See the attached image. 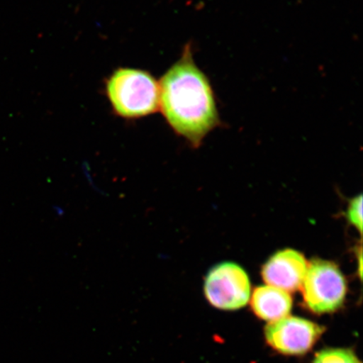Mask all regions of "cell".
<instances>
[{
    "instance_id": "6da1fadb",
    "label": "cell",
    "mask_w": 363,
    "mask_h": 363,
    "mask_svg": "<svg viewBox=\"0 0 363 363\" xmlns=\"http://www.w3.org/2000/svg\"><path fill=\"white\" fill-rule=\"evenodd\" d=\"M159 87V108L167 124L194 147L220 125L214 90L195 63L190 45L162 76Z\"/></svg>"
},
{
    "instance_id": "7a4b0ae2",
    "label": "cell",
    "mask_w": 363,
    "mask_h": 363,
    "mask_svg": "<svg viewBox=\"0 0 363 363\" xmlns=\"http://www.w3.org/2000/svg\"><path fill=\"white\" fill-rule=\"evenodd\" d=\"M106 92L116 115L139 119L156 113L160 104L159 83L150 72L121 67L106 82Z\"/></svg>"
},
{
    "instance_id": "3957f363",
    "label": "cell",
    "mask_w": 363,
    "mask_h": 363,
    "mask_svg": "<svg viewBox=\"0 0 363 363\" xmlns=\"http://www.w3.org/2000/svg\"><path fill=\"white\" fill-rule=\"evenodd\" d=\"M303 302L315 314L333 313L342 308L347 282L335 262L315 258L308 262L301 286Z\"/></svg>"
},
{
    "instance_id": "277c9868",
    "label": "cell",
    "mask_w": 363,
    "mask_h": 363,
    "mask_svg": "<svg viewBox=\"0 0 363 363\" xmlns=\"http://www.w3.org/2000/svg\"><path fill=\"white\" fill-rule=\"evenodd\" d=\"M251 282L247 272L234 262H221L208 272L203 291L211 306L223 311H237L251 298Z\"/></svg>"
},
{
    "instance_id": "5b68a950",
    "label": "cell",
    "mask_w": 363,
    "mask_h": 363,
    "mask_svg": "<svg viewBox=\"0 0 363 363\" xmlns=\"http://www.w3.org/2000/svg\"><path fill=\"white\" fill-rule=\"evenodd\" d=\"M314 322L294 316H286L269 322L265 337L270 346L285 355H303L310 351L323 333Z\"/></svg>"
},
{
    "instance_id": "8992f818",
    "label": "cell",
    "mask_w": 363,
    "mask_h": 363,
    "mask_svg": "<svg viewBox=\"0 0 363 363\" xmlns=\"http://www.w3.org/2000/svg\"><path fill=\"white\" fill-rule=\"evenodd\" d=\"M308 264L306 257L296 250H281L262 266V278L272 287L295 292L301 288Z\"/></svg>"
},
{
    "instance_id": "52a82bcc",
    "label": "cell",
    "mask_w": 363,
    "mask_h": 363,
    "mask_svg": "<svg viewBox=\"0 0 363 363\" xmlns=\"http://www.w3.org/2000/svg\"><path fill=\"white\" fill-rule=\"evenodd\" d=\"M251 305L257 316L274 322L288 316L292 310L293 298L282 289L264 285L254 290Z\"/></svg>"
},
{
    "instance_id": "ba28073f",
    "label": "cell",
    "mask_w": 363,
    "mask_h": 363,
    "mask_svg": "<svg viewBox=\"0 0 363 363\" xmlns=\"http://www.w3.org/2000/svg\"><path fill=\"white\" fill-rule=\"evenodd\" d=\"M313 363H361L355 354L347 349H326L315 356Z\"/></svg>"
},
{
    "instance_id": "9c48e42d",
    "label": "cell",
    "mask_w": 363,
    "mask_h": 363,
    "mask_svg": "<svg viewBox=\"0 0 363 363\" xmlns=\"http://www.w3.org/2000/svg\"><path fill=\"white\" fill-rule=\"evenodd\" d=\"M362 196H357L349 201L346 213L347 219L352 226L355 227L360 234L362 230Z\"/></svg>"
}]
</instances>
